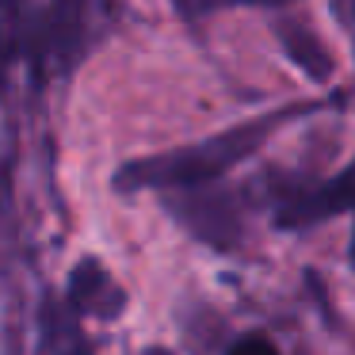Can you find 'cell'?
Segmentation results:
<instances>
[{
	"instance_id": "4",
	"label": "cell",
	"mask_w": 355,
	"mask_h": 355,
	"mask_svg": "<svg viewBox=\"0 0 355 355\" xmlns=\"http://www.w3.org/2000/svg\"><path fill=\"white\" fill-rule=\"evenodd\" d=\"M65 309L77 321H96V324H115L130 306L126 286L115 279V271L100 256H80L65 275Z\"/></svg>"
},
{
	"instance_id": "7",
	"label": "cell",
	"mask_w": 355,
	"mask_h": 355,
	"mask_svg": "<svg viewBox=\"0 0 355 355\" xmlns=\"http://www.w3.org/2000/svg\"><path fill=\"white\" fill-rule=\"evenodd\" d=\"M225 355H279V347L271 344V336H263V332H245V336H237L225 347Z\"/></svg>"
},
{
	"instance_id": "2",
	"label": "cell",
	"mask_w": 355,
	"mask_h": 355,
	"mask_svg": "<svg viewBox=\"0 0 355 355\" xmlns=\"http://www.w3.org/2000/svg\"><path fill=\"white\" fill-rule=\"evenodd\" d=\"M263 191H268L271 222L279 230H309V225H321L329 218L355 210V161L329 180H302L286 176V172H271L263 180Z\"/></svg>"
},
{
	"instance_id": "1",
	"label": "cell",
	"mask_w": 355,
	"mask_h": 355,
	"mask_svg": "<svg viewBox=\"0 0 355 355\" xmlns=\"http://www.w3.org/2000/svg\"><path fill=\"white\" fill-rule=\"evenodd\" d=\"M317 111V103H291V107L268 111V115L245 119V123L218 130L202 141L191 146H176V149H161L149 157H134L123 161L111 176V187L119 195H138V191H184V187H202V184H218L230 168H237L241 161H248L252 153H260L263 141L275 130H283L286 123Z\"/></svg>"
},
{
	"instance_id": "5",
	"label": "cell",
	"mask_w": 355,
	"mask_h": 355,
	"mask_svg": "<svg viewBox=\"0 0 355 355\" xmlns=\"http://www.w3.org/2000/svg\"><path fill=\"white\" fill-rule=\"evenodd\" d=\"M39 355H96L92 336L54 298H46L39 309Z\"/></svg>"
},
{
	"instance_id": "9",
	"label": "cell",
	"mask_w": 355,
	"mask_h": 355,
	"mask_svg": "<svg viewBox=\"0 0 355 355\" xmlns=\"http://www.w3.org/2000/svg\"><path fill=\"white\" fill-rule=\"evenodd\" d=\"M352 8H355V0H352Z\"/></svg>"
},
{
	"instance_id": "8",
	"label": "cell",
	"mask_w": 355,
	"mask_h": 355,
	"mask_svg": "<svg viewBox=\"0 0 355 355\" xmlns=\"http://www.w3.org/2000/svg\"><path fill=\"white\" fill-rule=\"evenodd\" d=\"M19 16H24V0H0V27L16 24Z\"/></svg>"
},
{
	"instance_id": "6",
	"label": "cell",
	"mask_w": 355,
	"mask_h": 355,
	"mask_svg": "<svg viewBox=\"0 0 355 355\" xmlns=\"http://www.w3.org/2000/svg\"><path fill=\"white\" fill-rule=\"evenodd\" d=\"M275 39H279V46H283V54L291 58L309 80H321L324 85V80L332 77V69H336V65H332V54L324 50V42L317 39L302 19H275Z\"/></svg>"
},
{
	"instance_id": "3",
	"label": "cell",
	"mask_w": 355,
	"mask_h": 355,
	"mask_svg": "<svg viewBox=\"0 0 355 355\" xmlns=\"http://www.w3.org/2000/svg\"><path fill=\"white\" fill-rule=\"evenodd\" d=\"M161 207L187 237L214 252H237L245 245V202L233 187L202 184L184 191H161Z\"/></svg>"
}]
</instances>
